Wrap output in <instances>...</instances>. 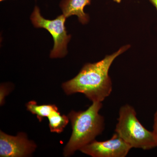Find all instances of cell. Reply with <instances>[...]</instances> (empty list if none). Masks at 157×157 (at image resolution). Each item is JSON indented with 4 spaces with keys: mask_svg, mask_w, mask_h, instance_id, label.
Listing matches in <instances>:
<instances>
[{
    "mask_svg": "<svg viewBox=\"0 0 157 157\" xmlns=\"http://www.w3.org/2000/svg\"><path fill=\"white\" fill-rule=\"evenodd\" d=\"M130 47L124 45L100 61L85 65L77 76L62 85L65 93L68 95L82 93L93 102L104 101L112 91L109 68L116 58Z\"/></svg>",
    "mask_w": 157,
    "mask_h": 157,
    "instance_id": "1",
    "label": "cell"
},
{
    "mask_svg": "<svg viewBox=\"0 0 157 157\" xmlns=\"http://www.w3.org/2000/svg\"><path fill=\"white\" fill-rule=\"evenodd\" d=\"M102 102H93L84 111H71L68 117L72 124V135L64 149V155L70 156L90 143L104 129V119L99 113Z\"/></svg>",
    "mask_w": 157,
    "mask_h": 157,
    "instance_id": "2",
    "label": "cell"
},
{
    "mask_svg": "<svg viewBox=\"0 0 157 157\" xmlns=\"http://www.w3.org/2000/svg\"><path fill=\"white\" fill-rule=\"evenodd\" d=\"M119 113L115 132L132 148L147 150L157 147L153 133L140 123L134 107L126 104L121 107Z\"/></svg>",
    "mask_w": 157,
    "mask_h": 157,
    "instance_id": "3",
    "label": "cell"
},
{
    "mask_svg": "<svg viewBox=\"0 0 157 157\" xmlns=\"http://www.w3.org/2000/svg\"><path fill=\"white\" fill-rule=\"evenodd\" d=\"M66 18L63 14L55 19H45L41 15L40 9L37 6L35 7L31 14L30 19L34 26L37 28L45 29L53 38L54 47L50 55L51 58L63 57L67 53V46L71 36L68 35L65 26Z\"/></svg>",
    "mask_w": 157,
    "mask_h": 157,
    "instance_id": "4",
    "label": "cell"
},
{
    "mask_svg": "<svg viewBox=\"0 0 157 157\" xmlns=\"http://www.w3.org/2000/svg\"><path fill=\"white\" fill-rule=\"evenodd\" d=\"M132 148L115 133L109 140L103 141L93 140L79 150L93 157H125Z\"/></svg>",
    "mask_w": 157,
    "mask_h": 157,
    "instance_id": "5",
    "label": "cell"
},
{
    "mask_svg": "<svg viewBox=\"0 0 157 157\" xmlns=\"http://www.w3.org/2000/svg\"><path fill=\"white\" fill-rule=\"evenodd\" d=\"M36 145L28 140L27 135L20 133L16 136L0 132V156L21 157L30 155L35 151Z\"/></svg>",
    "mask_w": 157,
    "mask_h": 157,
    "instance_id": "6",
    "label": "cell"
},
{
    "mask_svg": "<svg viewBox=\"0 0 157 157\" xmlns=\"http://www.w3.org/2000/svg\"><path fill=\"white\" fill-rule=\"evenodd\" d=\"M91 0H62L60 7L63 14L66 17L76 15L78 21L82 24H86L89 21V16L84 11L85 7L90 5Z\"/></svg>",
    "mask_w": 157,
    "mask_h": 157,
    "instance_id": "7",
    "label": "cell"
},
{
    "mask_svg": "<svg viewBox=\"0 0 157 157\" xmlns=\"http://www.w3.org/2000/svg\"><path fill=\"white\" fill-rule=\"evenodd\" d=\"M28 110L33 114H36L39 121H41L43 118L48 117L52 113L58 109V108L54 104L38 105L35 101H31L26 104Z\"/></svg>",
    "mask_w": 157,
    "mask_h": 157,
    "instance_id": "8",
    "label": "cell"
},
{
    "mask_svg": "<svg viewBox=\"0 0 157 157\" xmlns=\"http://www.w3.org/2000/svg\"><path fill=\"white\" fill-rule=\"evenodd\" d=\"M48 118L51 132L57 133H61L63 131L70 120L67 116L61 115L59 109L53 111Z\"/></svg>",
    "mask_w": 157,
    "mask_h": 157,
    "instance_id": "9",
    "label": "cell"
},
{
    "mask_svg": "<svg viewBox=\"0 0 157 157\" xmlns=\"http://www.w3.org/2000/svg\"><path fill=\"white\" fill-rule=\"evenodd\" d=\"M154 121L153 130L152 132L154 135L155 139L157 144V109L155 114Z\"/></svg>",
    "mask_w": 157,
    "mask_h": 157,
    "instance_id": "10",
    "label": "cell"
},
{
    "mask_svg": "<svg viewBox=\"0 0 157 157\" xmlns=\"http://www.w3.org/2000/svg\"><path fill=\"white\" fill-rule=\"evenodd\" d=\"M8 92L7 91V89L6 86H1V104H2L4 103V98L5 96L8 94Z\"/></svg>",
    "mask_w": 157,
    "mask_h": 157,
    "instance_id": "11",
    "label": "cell"
},
{
    "mask_svg": "<svg viewBox=\"0 0 157 157\" xmlns=\"http://www.w3.org/2000/svg\"><path fill=\"white\" fill-rule=\"evenodd\" d=\"M149 1L153 5L157 11V0H149Z\"/></svg>",
    "mask_w": 157,
    "mask_h": 157,
    "instance_id": "12",
    "label": "cell"
},
{
    "mask_svg": "<svg viewBox=\"0 0 157 157\" xmlns=\"http://www.w3.org/2000/svg\"><path fill=\"white\" fill-rule=\"evenodd\" d=\"M116 2L120 3L121 2L122 0H113Z\"/></svg>",
    "mask_w": 157,
    "mask_h": 157,
    "instance_id": "13",
    "label": "cell"
},
{
    "mask_svg": "<svg viewBox=\"0 0 157 157\" xmlns=\"http://www.w3.org/2000/svg\"><path fill=\"white\" fill-rule=\"evenodd\" d=\"M5 1V0H0V1H1V2H2V1Z\"/></svg>",
    "mask_w": 157,
    "mask_h": 157,
    "instance_id": "14",
    "label": "cell"
}]
</instances>
